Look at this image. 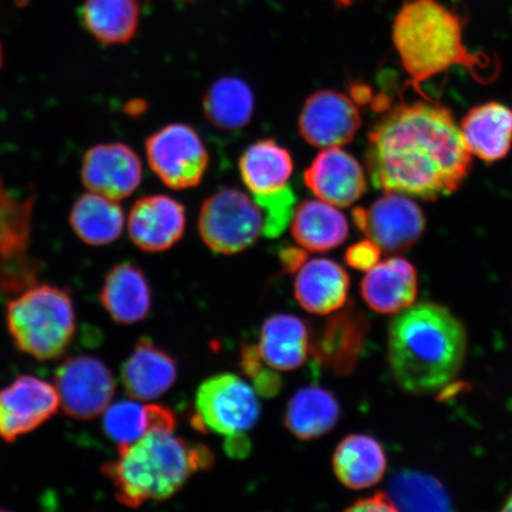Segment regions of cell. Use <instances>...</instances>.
<instances>
[{
    "instance_id": "1",
    "label": "cell",
    "mask_w": 512,
    "mask_h": 512,
    "mask_svg": "<svg viewBox=\"0 0 512 512\" xmlns=\"http://www.w3.org/2000/svg\"><path fill=\"white\" fill-rule=\"evenodd\" d=\"M470 165L451 111L432 100L396 105L368 133V174L384 192L439 200L462 187Z\"/></svg>"
},
{
    "instance_id": "2",
    "label": "cell",
    "mask_w": 512,
    "mask_h": 512,
    "mask_svg": "<svg viewBox=\"0 0 512 512\" xmlns=\"http://www.w3.org/2000/svg\"><path fill=\"white\" fill-rule=\"evenodd\" d=\"M466 347L463 323L437 304L412 305L389 325V366L409 394H433L448 386L463 368Z\"/></svg>"
},
{
    "instance_id": "3",
    "label": "cell",
    "mask_w": 512,
    "mask_h": 512,
    "mask_svg": "<svg viewBox=\"0 0 512 512\" xmlns=\"http://www.w3.org/2000/svg\"><path fill=\"white\" fill-rule=\"evenodd\" d=\"M393 42L412 86L426 100L422 83L463 67L479 83L497 78L499 66L490 56L471 53L463 38L462 19L438 0H409L403 4L393 25Z\"/></svg>"
},
{
    "instance_id": "4",
    "label": "cell",
    "mask_w": 512,
    "mask_h": 512,
    "mask_svg": "<svg viewBox=\"0 0 512 512\" xmlns=\"http://www.w3.org/2000/svg\"><path fill=\"white\" fill-rule=\"evenodd\" d=\"M214 465L207 446L192 445L174 432L152 431L131 445L119 446L118 458L101 470L114 486L117 501L136 509L175 496L197 472Z\"/></svg>"
},
{
    "instance_id": "5",
    "label": "cell",
    "mask_w": 512,
    "mask_h": 512,
    "mask_svg": "<svg viewBox=\"0 0 512 512\" xmlns=\"http://www.w3.org/2000/svg\"><path fill=\"white\" fill-rule=\"evenodd\" d=\"M5 317L16 348L38 361L60 358L75 336L73 299L60 287L28 288L10 300Z\"/></svg>"
},
{
    "instance_id": "6",
    "label": "cell",
    "mask_w": 512,
    "mask_h": 512,
    "mask_svg": "<svg viewBox=\"0 0 512 512\" xmlns=\"http://www.w3.org/2000/svg\"><path fill=\"white\" fill-rule=\"evenodd\" d=\"M198 230L210 251L234 255L252 247L264 233V214L246 192L224 188L203 202Z\"/></svg>"
},
{
    "instance_id": "7",
    "label": "cell",
    "mask_w": 512,
    "mask_h": 512,
    "mask_svg": "<svg viewBox=\"0 0 512 512\" xmlns=\"http://www.w3.org/2000/svg\"><path fill=\"white\" fill-rule=\"evenodd\" d=\"M196 414L192 424L198 431L232 437L246 434L258 422L261 406L252 386L235 374L209 377L197 389Z\"/></svg>"
},
{
    "instance_id": "8",
    "label": "cell",
    "mask_w": 512,
    "mask_h": 512,
    "mask_svg": "<svg viewBox=\"0 0 512 512\" xmlns=\"http://www.w3.org/2000/svg\"><path fill=\"white\" fill-rule=\"evenodd\" d=\"M147 162L166 187H197L208 170L209 155L198 133L187 124L166 125L145 142Z\"/></svg>"
},
{
    "instance_id": "9",
    "label": "cell",
    "mask_w": 512,
    "mask_h": 512,
    "mask_svg": "<svg viewBox=\"0 0 512 512\" xmlns=\"http://www.w3.org/2000/svg\"><path fill=\"white\" fill-rule=\"evenodd\" d=\"M356 227L386 253H402L424 234L426 219L421 208L407 195L386 192L369 209L352 210Z\"/></svg>"
},
{
    "instance_id": "10",
    "label": "cell",
    "mask_w": 512,
    "mask_h": 512,
    "mask_svg": "<svg viewBox=\"0 0 512 512\" xmlns=\"http://www.w3.org/2000/svg\"><path fill=\"white\" fill-rule=\"evenodd\" d=\"M60 405L70 418L92 420L110 407L115 381L110 368L100 358L73 356L55 374Z\"/></svg>"
},
{
    "instance_id": "11",
    "label": "cell",
    "mask_w": 512,
    "mask_h": 512,
    "mask_svg": "<svg viewBox=\"0 0 512 512\" xmlns=\"http://www.w3.org/2000/svg\"><path fill=\"white\" fill-rule=\"evenodd\" d=\"M369 328L368 318L354 303L334 312L311 337L316 367L336 376L351 375L361 360Z\"/></svg>"
},
{
    "instance_id": "12",
    "label": "cell",
    "mask_w": 512,
    "mask_h": 512,
    "mask_svg": "<svg viewBox=\"0 0 512 512\" xmlns=\"http://www.w3.org/2000/svg\"><path fill=\"white\" fill-rule=\"evenodd\" d=\"M60 396L53 384L21 375L0 390V439L15 443L37 430L59 411Z\"/></svg>"
},
{
    "instance_id": "13",
    "label": "cell",
    "mask_w": 512,
    "mask_h": 512,
    "mask_svg": "<svg viewBox=\"0 0 512 512\" xmlns=\"http://www.w3.org/2000/svg\"><path fill=\"white\" fill-rule=\"evenodd\" d=\"M361 125L362 118L355 101L331 89L311 94L298 119L300 136L307 144L320 149L351 143Z\"/></svg>"
},
{
    "instance_id": "14",
    "label": "cell",
    "mask_w": 512,
    "mask_h": 512,
    "mask_svg": "<svg viewBox=\"0 0 512 512\" xmlns=\"http://www.w3.org/2000/svg\"><path fill=\"white\" fill-rule=\"evenodd\" d=\"M81 181L88 191L119 202L142 184V159L124 143L94 145L83 155Z\"/></svg>"
},
{
    "instance_id": "15",
    "label": "cell",
    "mask_w": 512,
    "mask_h": 512,
    "mask_svg": "<svg viewBox=\"0 0 512 512\" xmlns=\"http://www.w3.org/2000/svg\"><path fill=\"white\" fill-rule=\"evenodd\" d=\"M185 226L187 215L183 204L166 195L139 198L126 221L131 241L149 253H160L174 247L183 238Z\"/></svg>"
},
{
    "instance_id": "16",
    "label": "cell",
    "mask_w": 512,
    "mask_h": 512,
    "mask_svg": "<svg viewBox=\"0 0 512 512\" xmlns=\"http://www.w3.org/2000/svg\"><path fill=\"white\" fill-rule=\"evenodd\" d=\"M304 181L319 200L338 208L350 207L367 190L362 165L341 147L318 153L305 170Z\"/></svg>"
},
{
    "instance_id": "17",
    "label": "cell",
    "mask_w": 512,
    "mask_h": 512,
    "mask_svg": "<svg viewBox=\"0 0 512 512\" xmlns=\"http://www.w3.org/2000/svg\"><path fill=\"white\" fill-rule=\"evenodd\" d=\"M177 377L176 358L149 337L139 339L121 370L127 394L140 401L156 400L168 393Z\"/></svg>"
},
{
    "instance_id": "18",
    "label": "cell",
    "mask_w": 512,
    "mask_h": 512,
    "mask_svg": "<svg viewBox=\"0 0 512 512\" xmlns=\"http://www.w3.org/2000/svg\"><path fill=\"white\" fill-rule=\"evenodd\" d=\"M418 273L406 259L377 262L361 283L364 302L376 313L395 315L411 307L418 296Z\"/></svg>"
},
{
    "instance_id": "19",
    "label": "cell",
    "mask_w": 512,
    "mask_h": 512,
    "mask_svg": "<svg viewBox=\"0 0 512 512\" xmlns=\"http://www.w3.org/2000/svg\"><path fill=\"white\" fill-rule=\"evenodd\" d=\"M349 274L330 259L317 258L305 262L294 281V296L307 312L331 315L348 303Z\"/></svg>"
},
{
    "instance_id": "20",
    "label": "cell",
    "mask_w": 512,
    "mask_h": 512,
    "mask_svg": "<svg viewBox=\"0 0 512 512\" xmlns=\"http://www.w3.org/2000/svg\"><path fill=\"white\" fill-rule=\"evenodd\" d=\"M100 302L115 323L133 325L150 315L152 292L146 274L133 262H120L107 273Z\"/></svg>"
},
{
    "instance_id": "21",
    "label": "cell",
    "mask_w": 512,
    "mask_h": 512,
    "mask_svg": "<svg viewBox=\"0 0 512 512\" xmlns=\"http://www.w3.org/2000/svg\"><path fill=\"white\" fill-rule=\"evenodd\" d=\"M471 155L494 163L507 157L512 144V110L499 102L471 108L459 126Z\"/></svg>"
},
{
    "instance_id": "22",
    "label": "cell",
    "mask_w": 512,
    "mask_h": 512,
    "mask_svg": "<svg viewBox=\"0 0 512 512\" xmlns=\"http://www.w3.org/2000/svg\"><path fill=\"white\" fill-rule=\"evenodd\" d=\"M311 337L304 319L281 313L266 319L261 326L258 349L268 367L292 371L302 367L309 357Z\"/></svg>"
},
{
    "instance_id": "23",
    "label": "cell",
    "mask_w": 512,
    "mask_h": 512,
    "mask_svg": "<svg viewBox=\"0 0 512 512\" xmlns=\"http://www.w3.org/2000/svg\"><path fill=\"white\" fill-rule=\"evenodd\" d=\"M293 239L305 251L324 253L347 241L349 223L338 207L322 200H307L294 210Z\"/></svg>"
},
{
    "instance_id": "24",
    "label": "cell",
    "mask_w": 512,
    "mask_h": 512,
    "mask_svg": "<svg viewBox=\"0 0 512 512\" xmlns=\"http://www.w3.org/2000/svg\"><path fill=\"white\" fill-rule=\"evenodd\" d=\"M387 456L382 445L366 434H351L336 448L332 466L344 486L363 490L376 485L387 471Z\"/></svg>"
},
{
    "instance_id": "25",
    "label": "cell",
    "mask_w": 512,
    "mask_h": 512,
    "mask_svg": "<svg viewBox=\"0 0 512 512\" xmlns=\"http://www.w3.org/2000/svg\"><path fill=\"white\" fill-rule=\"evenodd\" d=\"M69 224L86 245L104 247L117 241L123 234L126 217L118 201L88 191L73 204Z\"/></svg>"
},
{
    "instance_id": "26",
    "label": "cell",
    "mask_w": 512,
    "mask_h": 512,
    "mask_svg": "<svg viewBox=\"0 0 512 512\" xmlns=\"http://www.w3.org/2000/svg\"><path fill=\"white\" fill-rule=\"evenodd\" d=\"M102 425L108 438L118 446H126L152 431L175 432L177 419L169 407L124 400L106 409Z\"/></svg>"
},
{
    "instance_id": "27",
    "label": "cell",
    "mask_w": 512,
    "mask_h": 512,
    "mask_svg": "<svg viewBox=\"0 0 512 512\" xmlns=\"http://www.w3.org/2000/svg\"><path fill=\"white\" fill-rule=\"evenodd\" d=\"M341 419L336 396L322 387H305L287 403L285 426L300 440H313L334 430Z\"/></svg>"
},
{
    "instance_id": "28",
    "label": "cell",
    "mask_w": 512,
    "mask_h": 512,
    "mask_svg": "<svg viewBox=\"0 0 512 512\" xmlns=\"http://www.w3.org/2000/svg\"><path fill=\"white\" fill-rule=\"evenodd\" d=\"M243 183L253 195H266L287 187L293 159L275 140H259L248 146L239 162Z\"/></svg>"
},
{
    "instance_id": "29",
    "label": "cell",
    "mask_w": 512,
    "mask_h": 512,
    "mask_svg": "<svg viewBox=\"0 0 512 512\" xmlns=\"http://www.w3.org/2000/svg\"><path fill=\"white\" fill-rule=\"evenodd\" d=\"M204 117L222 131H239L254 115L255 98L251 86L236 76L216 80L203 96Z\"/></svg>"
},
{
    "instance_id": "30",
    "label": "cell",
    "mask_w": 512,
    "mask_h": 512,
    "mask_svg": "<svg viewBox=\"0 0 512 512\" xmlns=\"http://www.w3.org/2000/svg\"><path fill=\"white\" fill-rule=\"evenodd\" d=\"M138 0H86L82 22L96 41L121 46L132 41L139 28Z\"/></svg>"
},
{
    "instance_id": "31",
    "label": "cell",
    "mask_w": 512,
    "mask_h": 512,
    "mask_svg": "<svg viewBox=\"0 0 512 512\" xmlns=\"http://www.w3.org/2000/svg\"><path fill=\"white\" fill-rule=\"evenodd\" d=\"M399 510L447 511L451 501L437 478L415 471H402L390 483L389 494Z\"/></svg>"
},
{
    "instance_id": "32",
    "label": "cell",
    "mask_w": 512,
    "mask_h": 512,
    "mask_svg": "<svg viewBox=\"0 0 512 512\" xmlns=\"http://www.w3.org/2000/svg\"><path fill=\"white\" fill-rule=\"evenodd\" d=\"M264 214V233L268 239L279 238L292 221L296 210V194L288 187L266 195H253Z\"/></svg>"
},
{
    "instance_id": "33",
    "label": "cell",
    "mask_w": 512,
    "mask_h": 512,
    "mask_svg": "<svg viewBox=\"0 0 512 512\" xmlns=\"http://www.w3.org/2000/svg\"><path fill=\"white\" fill-rule=\"evenodd\" d=\"M240 367L249 380L253 389L264 398L272 399L280 393L283 380L277 370L268 367L262 360L258 345L246 344L241 349Z\"/></svg>"
},
{
    "instance_id": "34",
    "label": "cell",
    "mask_w": 512,
    "mask_h": 512,
    "mask_svg": "<svg viewBox=\"0 0 512 512\" xmlns=\"http://www.w3.org/2000/svg\"><path fill=\"white\" fill-rule=\"evenodd\" d=\"M381 248L371 240H363L352 245L345 253L348 266L357 271H369L380 262Z\"/></svg>"
},
{
    "instance_id": "35",
    "label": "cell",
    "mask_w": 512,
    "mask_h": 512,
    "mask_svg": "<svg viewBox=\"0 0 512 512\" xmlns=\"http://www.w3.org/2000/svg\"><path fill=\"white\" fill-rule=\"evenodd\" d=\"M393 499L384 492H377V494L358 499L354 504L351 505L347 511H398Z\"/></svg>"
},
{
    "instance_id": "36",
    "label": "cell",
    "mask_w": 512,
    "mask_h": 512,
    "mask_svg": "<svg viewBox=\"0 0 512 512\" xmlns=\"http://www.w3.org/2000/svg\"><path fill=\"white\" fill-rule=\"evenodd\" d=\"M278 255L281 266H283L284 270L288 273L298 272L306 261L305 249L300 246H286L280 248Z\"/></svg>"
},
{
    "instance_id": "37",
    "label": "cell",
    "mask_w": 512,
    "mask_h": 512,
    "mask_svg": "<svg viewBox=\"0 0 512 512\" xmlns=\"http://www.w3.org/2000/svg\"><path fill=\"white\" fill-rule=\"evenodd\" d=\"M251 450L252 444L246 434L232 435V437H226V440H224V451L230 458H246Z\"/></svg>"
},
{
    "instance_id": "38",
    "label": "cell",
    "mask_w": 512,
    "mask_h": 512,
    "mask_svg": "<svg viewBox=\"0 0 512 512\" xmlns=\"http://www.w3.org/2000/svg\"><path fill=\"white\" fill-rule=\"evenodd\" d=\"M502 510L512 511V491L510 492V495H509L507 501H505V504H504V507L502 508Z\"/></svg>"
},
{
    "instance_id": "39",
    "label": "cell",
    "mask_w": 512,
    "mask_h": 512,
    "mask_svg": "<svg viewBox=\"0 0 512 512\" xmlns=\"http://www.w3.org/2000/svg\"><path fill=\"white\" fill-rule=\"evenodd\" d=\"M3 61H4L3 48H2V44H0V69H2V67H3Z\"/></svg>"
},
{
    "instance_id": "40",
    "label": "cell",
    "mask_w": 512,
    "mask_h": 512,
    "mask_svg": "<svg viewBox=\"0 0 512 512\" xmlns=\"http://www.w3.org/2000/svg\"><path fill=\"white\" fill-rule=\"evenodd\" d=\"M17 2H18L19 5H21V4L25 3V2H27V0H17Z\"/></svg>"
}]
</instances>
